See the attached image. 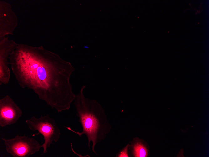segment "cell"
Wrapping results in <instances>:
<instances>
[{
  "mask_svg": "<svg viewBox=\"0 0 209 157\" xmlns=\"http://www.w3.org/2000/svg\"><path fill=\"white\" fill-rule=\"evenodd\" d=\"M85 86H82L79 92L75 95L74 104L77 116L82 128L81 132L72 129L69 127H64L68 130L81 137L84 134L88 140V147L90 148V142L92 143V151L96 154L94 147L99 139L102 137L103 124H102L100 114L97 112L94 102L86 97L83 93Z\"/></svg>",
  "mask_w": 209,
  "mask_h": 157,
  "instance_id": "6da1fadb",
  "label": "cell"
},
{
  "mask_svg": "<svg viewBox=\"0 0 209 157\" xmlns=\"http://www.w3.org/2000/svg\"><path fill=\"white\" fill-rule=\"evenodd\" d=\"M29 128L33 131L37 130L38 133L33 135L42 134L44 137V143L41 145L43 149V154L47 152V148H49L53 141L57 142L59 139L61 133L54 119L47 115L37 118L33 117L26 120Z\"/></svg>",
  "mask_w": 209,
  "mask_h": 157,
  "instance_id": "7a4b0ae2",
  "label": "cell"
},
{
  "mask_svg": "<svg viewBox=\"0 0 209 157\" xmlns=\"http://www.w3.org/2000/svg\"><path fill=\"white\" fill-rule=\"evenodd\" d=\"M7 152L14 157H27L38 151L41 145L34 138L18 135L6 139L2 138Z\"/></svg>",
  "mask_w": 209,
  "mask_h": 157,
  "instance_id": "3957f363",
  "label": "cell"
},
{
  "mask_svg": "<svg viewBox=\"0 0 209 157\" xmlns=\"http://www.w3.org/2000/svg\"><path fill=\"white\" fill-rule=\"evenodd\" d=\"M133 154L135 157H146L148 155L146 147L141 142L135 143L133 146Z\"/></svg>",
  "mask_w": 209,
  "mask_h": 157,
  "instance_id": "277c9868",
  "label": "cell"
},
{
  "mask_svg": "<svg viewBox=\"0 0 209 157\" xmlns=\"http://www.w3.org/2000/svg\"><path fill=\"white\" fill-rule=\"evenodd\" d=\"M38 76L39 78L41 80L45 79L46 77V74L45 69L43 68L38 67Z\"/></svg>",
  "mask_w": 209,
  "mask_h": 157,
  "instance_id": "5b68a950",
  "label": "cell"
},
{
  "mask_svg": "<svg viewBox=\"0 0 209 157\" xmlns=\"http://www.w3.org/2000/svg\"><path fill=\"white\" fill-rule=\"evenodd\" d=\"M128 145H127L124 149L118 155V157H128L127 154V149Z\"/></svg>",
  "mask_w": 209,
  "mask_h": 157,
  "instance_id": "8992f818",
  "label": "cell"
}]
</instances>
